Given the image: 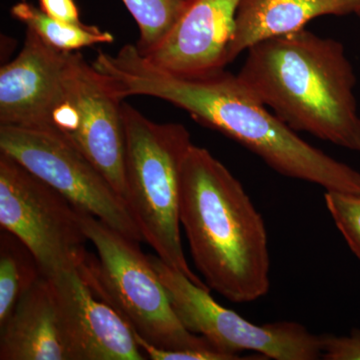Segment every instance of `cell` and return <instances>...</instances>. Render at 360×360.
Returning a JSON list of instances; mask_svg holds the SVG:
<instances>
[{
  "label": "cell",
  "mask_w": 360,
  "mask_h": 360,
  "mask_svg": "<svg viewBox=\"0 0 360 360\" xmlns=\"http://www.w3.org/2000/svg\"><path fill=\"white\" fill-rule=\"evenodd\" d=\"M139 30L136 47L142 56L155 49L172 30L187 0H122Z\"/></svg>",
  "instance_id": "17"
},
{
  "label": "cell",
  "mask_w": 360,
  "mask_h": 360,
  "mask_svg": "<svg viewBox=\"0 0 360 360\" xmlns=\"http://www.w3.org/2000/svg\"><path fill=\"white\" fill-rule=\"evenodd\" d=\"M39 8L49 18L68 23L80 25L79 9L75 0H39Z\"/></svg>",
  "instance_id": "21"
},
{
  "label": "cell",
  "mask_w": 360,
  "mask_h": 360,
  "mask_svg": "<svg viewBox=\"0 0 360 360\" xmlns=\"http://www.w3.org/2000/svg\"><path fill=\"white\" fill-rule=\"evenodd\" d=\"M0 151L87 213L141 243L129 206L108 179L70 142L47 130L0 125Z\"/></svg>",
  "instance_id": "8"
},
{
  "label": "cell",
  "mask_w": 360,
  "mask_h": 360,
  "mask_svg": "<svg viewBox=\"0 0 360 360\" xmlns=\"http://www.w3.org/2000/svg\"><path fill=\"white\" fill-rule=\"evenodd\" d=\"M94 65L112 79L122 99H162L238 142L277 174L326 191L360 194L359 172L303 141L238 75L221 70L207 77H179L149 63L132 44L115 56L99 51Z\"/></svg>",
  "instance_id": "1"
},
{
  "label": "cell",
  "mask_w": 360,
  "mask_h": 360,
  "mask_svg": "<svg viewBox=\"0 0 360 360\" xmlns=\"http://www.w3.org/2000/svg\"><path fill=\"white\" fill-rule=\"evenodd\" d=\"M68 360H143L131 326L94 295L77 269L51 277Z\"/></svg>",
  "instance_id": "10"
},
{
  "label": "cell",
  "mask_w": 360,
  "mask_h": 360,
  "mask_svg": "<svg viewBox=\"0 0 360 360\" xmlns=\"http://www.w3.org/2000/svg\"><path fill=\"white\" fill-rule=\"evenodd\" d=\"M241 82L296 132L360 153L354 66L338 40L307 30L246 51Z\"/></svg>",
  "instance_id": "3"
},
{
  "label": "cell",
  "mask_w": 360,
  "mask_h": 360,
  "mask_svg": "<svg viewBox=\"0 0 360 360\" xmlns=\"http://www.w3.org/2000/svg\"><path fill=\"white\" fill-rule=\"evenodd\" d=\"M179 221L210 290L234 303L269 292V239L262 214L229 168L193 143L180 174Z\"/></svg>",
  "instance_id": "2"
},
{
  "label": "cell",
  "mask_w": 360,
  "mask_h": 360,
  "mask_svg": "<svg viewBox=\"0 0 360 360\" xmlns=\"http://www.w3.org/2000/svg\"><path fill=\"white\" fill-rule=\"evenodd\" d=\"M359 0H241L227 63L265 40L305 30L322 16L352 14Z\"/></svg>",
  "instance_id": "13"
},
{
  "label": "cell",
  "mask_w": 360,
  "mask_h": 360,
  "mask_svg": "<svg viewBox=\"0 0 360 360\" xmlns=\"http://www.w3.org/2000/svg\"><path fill=\"white\" fill-rule=\"evenodd\" d=\"M0 360H68L47 277L35 283L0 326Z\"/></svg>",
  "instance_id": "14"
},
{
  "label": "cell",
  "mask_w": 360,
  "mask_h": 360,
  "mask_svg": "<svg viewBox=\"0 0 360 360\" xmlns=\"http://www.w3.org/2000/svg\"><path fill=\"white\" fill-rule=\"evenodd\" d=\"M63 84L65 99L51 131L86 156L125 200L123 99L111 78L77 51L68 53Z\"/></svg>",
  "instance_id": "9"
},
{
  "label": "cell",
  "mask_w": 360,
  "mask_h": 360,
  "mask_svg": "<svg viewBox=\"0 0 360 360\" xmlns=\"http://www.w3.org/2000/svg\"><path fill=\"white\" fill-rule=\"evenodd\" d=\"M149 258L184 328L205 338L217 352L238 355L250 350L276 360L322 359L321 335L309 333L297 322L258 326L246 321L215 302L210 288L194 283L158 255Z\"/></svg>",
  "instance_id": "7"
},
{
  "label": "cell",
  "mask_w": 360,
  "mask_h": 360,
  "mask_svg": "<svg viewBox=\"0 0 360 360\" xmlns=\"http://www.w3.org/2000/svg\"><path fill=\"white\" fill-rule=\"evenodd\" d=\"M11 15L30 28L53 49L63 52H75L92 45L112 44L115 37L96 25H68L49 18L26 0L11 7Z\"/></svg>",
  "instance_id": "16"
},
{
  "label": "cell",
  "mask_w": 360,
  "mask_h": 360,
  "mask_svg": "<svg viewBox=\"0 0 360 360\" xmlns=\"http://www.w3.org/2000/svg\"><path fill=\"white\" fill-rule=\"evenodd\" d=\"M241 0H187L172 30L144 58L182 77L224 70Z\"/></svg>",
  "instance_id": "12"
},
{
  "label": "cell",
  "mask_w": 360,
  "mask_h": 360,
  "mask_svg": "<svg viewBox=\"0 0 360 360\" xmlns=\"http://www.w3.org/2000/svg\"><path fill=\"white\" fill-rule=\"evenodd\" d=\"M68 53L53 49L26 28L20 54L0 68V125L51 129L65 99Z\"/></svg>",
  "instance_id": "11"
},
{
  "label": "cell",
  "mask_w": 360,
  "mask_h": 360,
  "mask_svg": "<svg viewBox=\"0 0 360 360\" xmlns=\"http://www.w3.org/2000/svg\"><path fill=\"white\" fill-rule=\"evenodd\" d=\"M324 200L338 231L360 260V194L326 191Z\"/></svg>",
  "instance_id": "18"
},
{
  "label": "cell",
  "mask_w": 360,
  "mask_h": 360,
  "mask_svg": "<svg viewBox=\"0 0 360 360\" xmlns=\"http://www.w3.org/2000/svg\"><path fill=\"white\" fill-rule=\"evenodd\" d=\"M37 257L18 236L0 233V326L18 302L44 277Z\"/></svg>",
  "instance_id": "15"
},
{
  "label": "cell",
  "mask_w": 360,
  "mask_h": 360,
  "mask_svg": "<svg viewBox=\"0 0 360 360\" xmlns=\"http://www.w3.org/2000/svg\"><path fill=\"white\" fill-rule=\"evenodd\" d=\"M322 359L360 360V329L349 335H322Z\"/></svg>",
  "instance_id": "20"
},
{
  "label": "cell",
  "mask_w": 360,
  "mask_h": 360,
  "mask_svg": "<svg viewBox=\"0 0 360 360\" xmlns=\"http://www.w3.org/2000/svg\"><path fill=\"white\" fill-rule=\"evenodd\" d=\"M354 14H355V15H356V16H357V18H359V20H360V0H359V6H357L356 11H355Z\"/></svg>",
  "instance_id": "22"
},
{
  "label": "cell",
  "mask_w": 360,
  "mask_h": 360,
  "mask_svg": "<svg viewBox=\"0 0 360 360\" xmlns=\"http://www.w3.org/2000/svg\"><path fill=\"white\" fill-rule=\"evenodd\" d=\"M82 222L96 255L87 251L77 270L96 297L108 303L136 335L155 347L215 350L205 338L184 328L139 241L87 213L82 212Z\"/></svg>",
  "instance_id": "5"
},
{
  "label": "cell",
  "mask_w": 360,
  "mask_h": 360,
  "mask_svg": "<svg viewBox=\"0 0 360 360\" xmlns=\"http://www.w3.org/2000/svg\"><path fill=\"white\" fill-rule=\"evenodd\" d=\"M137 345L148 359L153 360H239L266 359L265 357H240L222 354L217 350H170L155 347L134 333Z\"/></svg>",
  "instance_id": "19"
},
{
  "label": "cell",
  "mask_w": 360,
  "mask_h": 360,
  "mask_svg": "<svg viewBox=\"0 0 360 360\" xmlns=\"http://www.w3.org/2000/svg\"><path fill=\"white\" fill-rule=\"evenodd\" d=\"M0 225L30 248L47 278L78 269L87 253L82 212L2 151Z\"/></svg>",
  "instance_id": "6"
},
{
  "label": "cell",
  "mask_w": 360,
  "mask_h": 360,
  "mask_svg": "<svg viewBox=\"0 0 360 360\" xmlns=\"http://www.w3.org/2000/svg\"><path fill=\"white\" fill-rule=\"evenodd\" d=\"M122 115L125 202L142 238L165 264L208 288L189 267L180 234V174L191 134L180 123L153 122L129 103L122 104Z\"/></svg>",
  "instance_id": "4"
}]
</instances>
